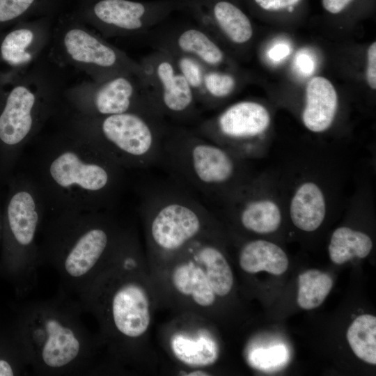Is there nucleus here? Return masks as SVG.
I'll return each mask as SVG.
<instances>
[{"label": "nucleus", "mask_w": 376, "mask_h": 376, "mask_svg": "<svg viewBox=\"0 0 376 376\" xmlns=\"http://www.w3.org/2000/svg\"><path fill=\"white\" fill-rule=\"evenodd\" d=\"M247 162L194 130L169 127L160 164L176 182L216 204L253 176Z\"/></svg>", "instance_id": "nucleus-6"}, {"label": "nucleus", "mask_w": 376, "mask_h": 376, "mask_svg": "<svg viewBox=\"0 0 376 376\" xmlns=\"http://www.w3.org/2000/svg\"><path fill=\"white\" fill-rule=\"evenodd\" d=\"M297 65L304 73H310L313 69L312 58L306 54H300L297 60Z\"/></svg>", "instance_id": "nucleus-33"}, {"label": "nucleus", "mask_w": 376, "mask_h": 376, "mask_svg": "<svg viewBox=\"0 0 376 376\" xmlns=\"http://www.w3.org/2000/svg\"><path fill=\"white\" fill-rule=\"evenodd\" d=\"M150 32L155 49L189 56L210 68H221L228 61L219 42L197 23L166 26L163 22Z\"/></svg>", "instance_id": "nucleus-17"}, {"label": "nucleus", "mask_w": 376, "mask_h": 376, "mask_svg": "<svg viewBox=\"0 0 376 376\" xmlns=\"http://www.w3.org/2000/svg\"><path fill=\"white\" fill-rule=\"evenodd\" d=\"M233 1H235V2H237V0H233Z\"/></svg>", "instance_id": "nucleus-35"}, {"label": "nucleus", "mask_w": 376, "mask_h": 376, "mask_svg": "<svg viewBox=\"0 0 376 376\" xmlns=\"http://www.w3.org/2000/svg\"><path fill=\"white\" fill-rule=\"evenodd\" d=\"M147 251L154 265L176 255L192 242L217 231L214 216L188 191L158 188L140 205Z\"/></svg>", "instance_id": "nucleus-9"}, {"label": "nucleus", "mask_w": 376, "mask_h": 376, "mask_svg": "<svg viewBox=\"0 0 376 376\" xmlns=\"http://www.w3.org/2000/svg\"><path fill=\"white\" fill-rule=\"evenodd\" d=\"M289 52V47L283 44H278L273 47L269 52V57L275 61H279L285 57Z\"/></svg>", "instance_id": "nucleus-34"}, {"label": "nucleus", "mask_w": 376, "mask_h": 376, "mask_svg": "<svg viewBox=\"0 0 376 376\" xmlns=\"http://www.w3.org/2000/svg\"><path fill=\"white\" fill-rule=\"evenodd\" d=\"M53 28L49 18L19 24L2 38L1 59L15 71L29 68L49 48Z\"/></svg>", "instance_id": "nucleus-19"}, {"label": "nucleus", "mask_w": 376, "mask_h": 376, "mask_svg": "<svg viewBox=\"0 0 376 376\" xmlns=\"http://www.w3.org/2000/svg\"><path fill=\"white\" fill-rule=\"evenodd\" d=\"M166 53L173 59L178 70L193 90L197 100V97L202 89L203 77L207 67L199 61L189 56L177 53Z\"/></svg>", "instance_id": "nucleus-28"}, {"label": "nucleus", "mask_w": 376, "mask_h": 376, "mask_svg": "<svg viewBox=\"0 0 376 376\" xmlns=\"http://www.w3.org/2000/svg\"><path fill=\"white\" fill-rule=\"evenodd\" d=\"M272 116L263 104L251 100L235 102L198 123L195 130L235 155L249 161L263 157Z\"/></svg>", "instance_id": "nucleus-13"}, {"label": "nucleus", "mask_w": 376, "mask_h": 376, "mask_svg": "<svg viewBox=\"0 0 376 376\" xmlns=\"http://www.w3.org/2000/svg\"><path fill=\"white\" fill-rule=\"evenodd\" d=\"M373 246L372 239L367 233L345 226L333 232L328 252L334 263L342 265L354 258L367 257Z\"/></svg>", "instance_id": "nucleus-24"}, {"label": "nucleus", "mask_w": 376, "mask_h": 376, "mask_svg": "<svg viewBox=\"0 0 376 376\" xmlns=\"http://www.w3.org/2000/svg\"><path fill=\"white\" fill-rule=\"evenodd\" d=\"M364 0H321L323 10L332 16H339L363 4Z\"/></svg>", "instance_id": "nucleus-31"}, {"label": "nucleus", "mask_w": 376, "mask_h": 376, "mask_svg": "<svg viewBox=\"0 0 376 376\" xmlns=\"http://www.w3.org/2000/svg\"><path fill=\"white\" fill-rule=\"evenodd\" d=\"M39 0H0V24L20 19L37 8Z\"/></svg>", "instance_id": "nucleus-30"}, {"label": "nucleus", "mask_w": 376, "mask_h": 376, "mask_svg": "<svg viewBox=\"0 0 376 376\" xmlns=\"http://www.w3.org/2000/svg\"><path fill=\"white\" fill-rule=\"evenodd\" d=\"M63 102L70 111L86 116L140 113L164 118L145 75L132 72L119 74L100 81H84L66 87Z\"/></svg>", "instance_id": "nucleus-12"}, {"label": "nucleus", "mask_w": 376, "mask_h": 376, "mask_svg": "<svg viewBox=\"0 0 376 376\" xmlns=\"http://www.w3.org/2000/svg\"><path fill=\"white\" fill-rule=\"evenodd\" d=\"M47 56L57 66L73 67L93 81L126 72L144 75L139 61L77 19H63L54 26Z\"/></svg>", "instance_id": "nucleus-11"}, {"label": "nucleus", "mask_w": 376, "mask_h": 376, "mask_svg": "<svg viewBox=\"0 0 376 376\" xmlns=\"http://www.w3.org/2000/svg\"><path fill=\"white\" fill-rule=\"evenodd\" d=\"M216 205L233 217L244 230L258 235L279 229L285 207L282 188L266 175H253Z\"/></svg>", "instance_id": "nucleus-15"}, {"label": "nucleus", "mask_w": 376, "mask_h": 376, "mask_svg": "<svg viewBox=\"0 0 376 376\" xmlns=\"http://www.w3.org/2000/svg\"><path fill=\"white\" fill-rule=\"evenodd\" d=\"M334 285L327 273L312 269L299 275L297 301L299 307L311 310L321 305Z\"/></svg>", "instance_id": "nucleus-27"}, {"label": "nucleus", "mask_w": 376, "mask_h": 376, "mask_svg": "<svg viewBox=\"0 0 376 376\" xmlns=\"http://www.w3.org/2000/svg\"><path fill=\"white\" fill-rule=\"evenodd\" d=\"M155 102L166 118L187 123L200 116L194 93L171 57L155 49L139 61Z\"/></svg>", "instance_id": "nucleus-16"}, {"label": "nucleus", "mask_w": 376, "mask_h": 376, "mask_svg": "<svg viewBox=\"0 0 376 376\" xmlns=\"http://www.w3.org/2000/svg\"><path fill=\"white\" fill-rule=\"evenodd\" d=\"M254 11L265 15H293L299 10L305 0H246Z\"/></svg>", "instance_id": "nucleus-29"}, {"label": "nucleus", "mask_w": 376, "mask_h": 376, "mask_svg": "<svg viewBox=\"0 0 376 376\" xmlns=\"http://www.w3.org/2000/svg\"><path fill=\"white\" fill-rule=\"evenodd\" d=\"M217 235V232L206 234L156 265L163 267V288L169 297L183 312L204 318L234 285L233 271L216 242Z\"/></svg>", "instance_id": "nucleus-7"}, {"label": "nucleus", "mask_w": 376, "mask_h": 376, "mask_svg": "<svg viewBox=\"0 0 376 376\" xmlns=\"http://www.w3.org/2000/svg\"><path fill=\"white\" fill-rule=\"evenodd\" d=\"M235 75L221 68H207L201 91L197 97L198 105L212 108L234 93L237 86Z\"/></svg>", "instance_id": "nucleus-26"}, {"label": "nucleus", "mask_w": 376, "mask_h": 376, "mask_svg": "<svg viewBox=\"0 0 376 376\" xmlns=\"http://www.w3.org/2000/svg\"><path fill=\"white\" fill-rule=\"evenodd\" d=\"M135 231L127 228L107 266L76 296L84 312L100 326L98 335L109 361L136 366L152 314L151 292Z\"/></svg>", "instance_id": "nucleus-1"}, {"label": "nucleus", "mask_w": 376, "mask_h": 376, "mask_svg": "<svg viewBox=\"0 0 376 376\" xmlns=\"http://www.w3.org/2000/svg\"><path fill=\"white\" fill-rule=\"evenodd\" d=\"M196 0H94L80 20L105 38L149 33L175 12L187 11Z\"/></svg>", "instance_id": "nucleus-14"}, {"label": "nucleus", "mask_w": 376, "mask_h": 376, "mask_svg": "<svg viewBox=\"0 0 376 376\" xmlns=\"http://www.w3.org/2000/svg\"><path fill=\"white\" fill-rule=\"evenodd\" d=\"M347 342L354 354L363 361L376 364V318L363 314L356 318L347 331Z\"/></svg>", "instance_id": "nucleus-25"}, {"label": "nucleus", "mask_w": 376, "mask_h": 376, "mask_svg": "<svg viewBox=\"0 0 376 376\" xmlns=\"http://www.w3.org/2000/svg\"><path fill=\"white\" fill-rule=\"evenodd\" d=\"M61 68L45 52L29 68L16 71L17 79L6 92L0 108L2 168H8L47 121L57 114L67 87Z\"/></svg>", "instance_id": "nucleus-5"}, {"label": "nucleus", "mask_w": 376, "mask_h": 376, "mask_svg": "<svg viewBox=\"0 0 376 376\" xmlns=\"http://www.w3.org/2000/svg\"><path fill=\"white\" fill-rule=\"evenodd\" d=\"M283 194L285 206L296 228L311 233L321 226L331 204L329 187L323 180L304 175L290 190H283Z\"/></svg>", "instance_id": "nucleus-18"}, {"label": "nucleus", "mask_w": 376, "mask_h": 376, "mask_svg": "<svg viewBox=\"0 0 376 376\" xmlns=\"http://www.w3.org/2000/svg\"><path fill=\"white\" fill-rule=\"evenodd\" d=\"M48 213L38 185L31 175L12 181L4 213L8 258L23 293L37 283L40 262L39 236Z\"/></svg>", "instance_id": "nucleus-10"}, {"label": "nucleus", "mask_w": 376, "mask_h": 376, "mask_svg": "<svg viewBox=\"0 0 376 376\" xmlns=\"http://www.w3.org/2000/svg\"><path fill=\"white\" fill-rule=\"evenodd\" d=\"M125 171L64 127L42 143L30 175L48 213H54L113 210L125 185Z\"/></svg>", "instance_id": "nucleus-2"}, {"label": "nucleus", "mask_w": 376, "mask_h": 376, "mask_svg": "<svg viewBox=\"0 0 376 376\" xmlns=\"http://www.w3.org/2000/svg\"><path fill=\"white\" fill-rule=\"evenodd\" d=\"M238 259L240 267L249 274L265 271L281 275L289 265L285 252L279 245L261 239L244 243L239 251Z\"/></svg>", "instance_id": "nucleus-23"}, {"label": "nucleus", "mask_w": 376, "mask_h": 376, "mask_svg": "<svg viewBox=\"0 0 376 376\" xmlns=\"http://www.w3.org/2000/svg\"><path fill=\"white\" fill-rule=\"evenodd\" d=\"M200 1L209 19L207 31L215 39L216 33H219L237 47L244 46L251 40L253 24L238 3L233 0Z\"/></svg>", "instance_id": "nucleus-22"}, {"label": "nucleus", "mask_w": 376, "mask_h": 376, "mask_svg": "<svg viewBox=\"0 0 376 376\" xmlns=\"http://www.w3.org/2000/svg\"><path fill=\"white\" fill-rule=\"evenodd\" d=\"M168 340L171 356L188 369H206L218 359L217 342L203 325L180 327L172 331Z\"/></svg>", "instance_id": "nucleus-20"}, {"label": "nucleus", "mask_w": 376, "mask_h": 376, "mask_svg": "<svg viewBox=\"0 0 376 376\" xmlns=\"http://www.w3.org/2000/svg\"><path fill=\"white\" fill-rule=\"evenodd\" d=\"M339 108L337 91L328 79L313 77L305 89L301 111V121L304 127L315 134H322L333 126Z\"/></svg>", "instance_id": "nucleus-21"}, {"label": "nucleus", "mask_w": 376, "mask_h": 376, "mask_svg": "<svg viewBox=\"0 0 376 376\" xmlns=\"http://www.w3.org/2000/svg\"><path fill=\"white\" fill-rule=\"evenodd\" d=\"M79 304L63 292L54 298L31 301L23 309L18 335L29 368L36 375L98 373L103 347L82 321Z\"/></svg>", "instance_id": "nucleus-3"}, {"label": "nucleus", "mask_w": 376, "mask_h": 376, "mask_svg": "<svg viewBox=\"0 0 376 376\" xmlns=\"http://www.w3.org/2000/svg\"><path fill=\"white\" fill-rule=\"evenodd\" d=\"M48 214L40 233V265L56 270L61 292L77 295L107 266L125 227L112 210Z\"/></svg>", "instance_id": "nucleus-4"}, {"label": "nucleus", "mask_w": 376, "mask_h": 376, "mask_svg": "<svg viewBox=\"0 0 376 376\" xmlns=\"http://www.w3.org/2000/svg\"><path fill=\"white\" fill-rule=\"evenodd\" d=\"M366 78L372 90L376 88V42L368 47L366 53Z\"/></svg>", "instance_id": "nucleus-32"}, {"label": "nucleus", "mask_w": 376, "mask_h": 376, "mask_svg": "<svg viewBox=\"0 0 376 376\" xmlns=\"http://www.w3.org/2000/svg\"><path fill=\"white\" fill-rule=\"evenodd\" d=\"M67 114L65 128L125 170L161 163L163 142L170 127L165 118L140 113L91 117L69 111Z\"/></svg>", "instance_id": "nucleus-8"}]
</instances>
